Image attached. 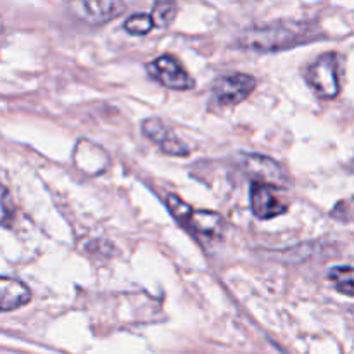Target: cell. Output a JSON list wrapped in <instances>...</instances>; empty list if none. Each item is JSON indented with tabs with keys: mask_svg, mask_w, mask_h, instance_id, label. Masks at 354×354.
<instances>
[{
	"mask_svg": "<svg viewBox=\"0 0 354 354\" xmlns=\"http://www.w3.org/2000/svg\"><path fill=\"white\" fill-rule=\"evenodd\" d=\"M308 31L304 24L296 23H275L259 28H249L239 37V45L242 48L256 52H275L294 45L306 44Z\"/></svg>",
	"mask_w": 354,
	"mask_h": 354,
	"instance_id": "6da1fadb",
	"label": "cell"
},
{
	"mask_svg": "<svg viewBox=\"0 0 354 354\" xmlns=\"http://www.w3.org/2000/svg\"><path fill=\"white\" fill-rule=\"evenodd\" d=\"M166 204H168L173 216H175L180 223L189 227L192 232L206 235V237H216V235L221 234L223 220H221L220 214L214 213V211L192 209L189 204L183 203L182 199H178V197L173 196V194L166 196Z\"/></svg>",
	"mask_w": 354,
	"mask_h": 354,
	"instance_id": "7a4b0ae2",
	"label": "cell"
},
{
	"mask_svg": "<svg viewBox=\"0 0 354 354\" xmlns=\"http://www.w3.org/2000/svg\"><path fill=\"white\" fill-rule=\"evenodd\" d=\"M308 85L322 99H334L337 97L339 90V75H337V55L324 54L320 59L311 62L304 71Z\"/></svg>",
	"mask_w": 354,
	"mask_h": 354,
	"instance_id": "3957f363",
	"label": "cell"
},
{
	"mask_svg": "<svg viewBox=\"0 0 354 354\" xmlns=\"http://www.w3.org/2000/svg\"><path fill=\"white\" fill-rule=\"evenodd\" d=\"M147 73L152 80L171 90H189L196 85L189 73L180 66L173 55H161L147 64Z\"/></svg>",
	"mask_w": 354,
	"mask_h": 354,
	"instance_id": "277c9868",
	"label": "cell"
},
{
	"mask_svg": "<svg viewBox=\"0 0 354 354\" xmlns=\"http://www.w3.org/2000/svg\"><path fill=\"white\" fill-rule=\"evenodd\" d=\"M256 88V80L245 73H235V75L223 76L214 83L213 95L221 106H235L248 99Z\"/></svg>",
	"mask_w": 354,
	"mask_h": 354,
	"instance_id": "5b68a950",
	"label": "cell"
},
{
	"mask_svg": "<svg viewBox=\"0 0 354 354\" xmlns=\"http://www.w3.org/2000/svg\"><path fill=\"white\" fill-rule=\"evenodd\" d=\"M251 207L259 220H272L287 211V204L280 199L275 187L265 182L251 183Z\"/></svg>",
	"mask_w": 354,
	"mask_h": 354,
	"instance_id": "8992f818",
	"label": "cell"
},
{
	"mask_svg": "<svg viewBox=\"0 0 354 354\" xmlns=\"http://www.w3.org/2000/svg\"><path fill=\"white\" fill-rule=\"evenodd\" d=\"M142 130H144L145 137H149L154 144H158L159 147H161V151L166 152V154L189 156V145L183 140H180L162 121L156 120V118L145 120L144 124H142Z\"/></svg>",
	"mask_w": 354,
	"mask_h": 354,
	"instance_id": "52a82bcc",
	"label": "cell"
},
{
	"mask_svg": "<svg viewBox=\"0 0 354 354\" xmlns=\"http://www.w3.org/2000/svg\"><path fill=\"white\" fill-rule=\"evenodd\" d=\"M124 9V3L116 0H93V2L71 3V10L86 23L100 24L116 17Z\"/></svg>",
	"mask_w": 354,
	"mask_h": 354,
	"instance_id": "ba28073f",
	"label": "cell"
},
{
	"mask_svg": "<svg viewBox=\"0 0 354 354\" xmlns=\"http://www.w3.org/2000/svg\"><path fill=\"white\" fill-rule=\"evenodd\" d=\"M31 301V292L19 280H12L9 277H2L0 280V310L3 313L17 310Z\"/></svg>",
	"mask_w": 354,
	"mask_h": 354,
	"instance_id": "9c48e42d",
	"label": "cell"
},
{
	"mask_svg": "<svg viewBox=\"0 0 354 354\" xmlns=\"http://www.w3.org/2000/svg\"><path fill=\"white\" fill-rule=\"evenodd\" d=\"M328 280L339 292L354 297V268L351 266H337L328 273Z\"/></svg>",
	"mask_w": 354,
	"mask_h": 354,
	"instance_id": "30bf717a",
	"label": "cell"
},
{
	"mask_svg": "<svg viewBox=\"0 0 354 354\" xmlns=\"http://www.w3.org/2000/svg\"><path fill=\"white\" fill-rule=\"evenodd\" d=\"M176 12H178V6L173 2H156L154 10H152V19H154V26L158 28H168L169 24L175 21Z\"/></svg>",
	"mask_w": 354,
	"mask_h": 354,
	"instance_id": "8fae6325",
	"label": "cell"
},
{
	"mask_svg": "<svg viewBox=\"0 0 354 354\" xmlns=\"http://www.w3.org/2000/svg\"><path fill=\"white\" fill-rule=\"evenodd\" d=\"M154 26L151 14H133L124 21V30L130 35H145Z\"/></svg>",
	"mask_w": 354,
	"mask_h": 354,
	"instance_id": "7c38bea8",
	"label": "cell"
},
{
	"mask_svg": "<svg viewBox=\"0 0 354 354\" xmlns=\"http://www.w3.org/2000/svg\"><path fill=\"white\" fill-rule=\"evenodd\" d=\"M9 192H7V189H3V196H2V221L3 225H7V221H9Z\"/></svg>",
	"mask_w": 354,
	"mask_h": 354,
	"instance_id": "4fadbf2b",
	"label": "cell"
}]
</instances>
